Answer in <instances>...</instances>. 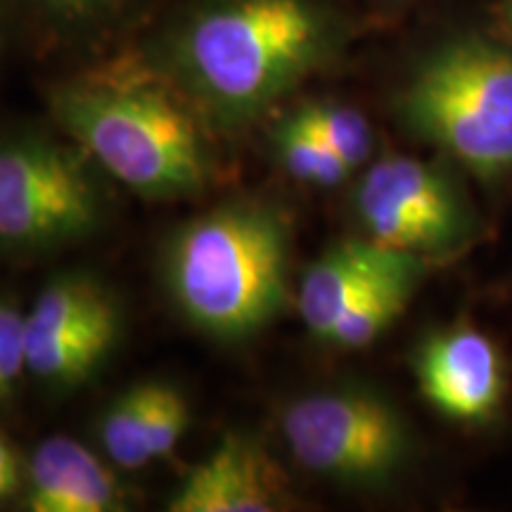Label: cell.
Wrapping results in <instances>:
<instances>
[{"instance_id":"cell-1","label":"cell","mask_w":512,"mask_h":512,"mask_svg":"<svg viewBox=\"0 0 512 512\" xmlns=\"http://www.w3.org/2000/svg\"><path fill=\"white\" fill-rule=\"evenodd\" d=\"M344 36L328 0H188L143 53L204 117L242 126L328 67Z\"/></svg>"},{"instance_id":"cell-2","label":"cell","mask_w":512,"mask_h":512,"mask_svg":"<svg viewBox=\"0 0 512 512\" xmlns=\"http://www.w3.org/2000/svg\"><path fill=\"white\" fill-rule=\"evenodd\" d=\"M55 124L138 195L200 192L209 152L195 102L145 53L110 57L50 83Z\"/></svg>"},{"instance_id":"cell-3","label":"cell","mask_w":512,"mask_h":512,"mask_svg":"<svg viewBox=\"0 0 512 512\" xmlns=\"http://www.w3.org/2000/svg\"><path fill=\"white\" fill-rule=\"evenodd\" d=\"M290 223L261 202H228L183 223L164 249V283L204 335L238 342L290 302Z\"/></svg>"},{"instance_id":"cell-4","label":"cell","mask_w":512,"mask_h":512,"mask_svg":"<svg viewBox=\"0 0 512 512\" xmlns=\"http://www.w3.org/2000/svg\"><path fill=\"white\" fill-rule=\"evenodd\" d=\"M394 112L465 176H512V46L475 31L441 38L403 76Z\"/></svg>"},{"instance_id":"cell-5","label":"cell","mask_w":512,"mask_h":512,"mask_svg":"<svg viewBox=\"0 0 512 512\" xmlns=\"http://www.w3.org/2000/svg\"><path fill=\"white\" fill-rule=\"evenodd\" d=\"M280 432L304 470L356 489L392 484L415 456L406 415L387 396L361 384L318 389L290 401Z\"/></svg>"},{"instance_id":"cell-6","label":"cell","mask_w":512,"mask_h":512,"mask_svg":"<svg viewBox=\"0 0 512 512\" xmlns=\"http://www.w3.org/2000/svg\"><path fill=\"white\" fill-rule=\"evenodd\" d=\"M451 162L382 155L358 178L351 207L366 238L384 247L451 261L482 235V216Z\"/></svg>"},{"instance_id":"cell-7","label":"cell","mask_w":512,"mask_h":512,"mask_svg":"<svg viewBox=\"0 0 512 512\" xmlns=\"http://www.w3.org/2000/svg\"><path fill=\"white\" fill-rule=\"evenodd\" d=\"M100 219L98 183L79 152L36 131L0 133V252L69 245Z\"/></svg>"},{"instance_id":"cell-8","label":"cell","mask_w":512,"mask_h":512,"mask_svg":"<svg viewBox=\"0 0 512 512\" xmlns=\"http://www.w3.org/2000/svg\"><path fill=\"white\" fill-rule=\"evenodd\" d=\"M119 328L117 299L98 278L57 275L27 311L29 375L53 389L81 384L112 354Z\"/></svg>"},{"instance_id":"cell-9","label":"cell","mask_w":512,"mask_h":512,"mask_svg":"<svg viewBox=\"0 0 512 512\" xmlns=\"http://www.w3.org/2000/svg\"><path fill=\"white\" fill-rule=\"evenodd\" d=\"M413 375L434 411L467 427L489 425L505 396L503 358L496 342L470 323L427 332L413 349Z\"/></svg>"},{"instance_id":"cell-10","label":"cell","mask_w":512,"mask_h":512,"mask_svg":"<svg viewBox=\"0 0 512 512\" xmlns=\"http://www.w3.org/2000/svg\"><path fill=\"white\" fill-rule=\"evenodd\" d=\"M287 501L285 475L266 448L245 434H226L183 477L166 510L273 512L283 510Z\"/></svg>"},{"instance_id":"cell-11","label":"cell","mask_w":512,"mask_h":512,"mask_svg":"<svg viewBox=\"0 0 512 512\" xmlns=\"http://www.w3.org/2000/svg\"><path fill=\"white\" fill-rule=\"evenodd\" d=\"M415 259L422 256L384 247L366 235L328 247L306 268L299 283L297 306L306 330L325 342L342 313L368 287L413 264Z\"/></svg>"},{"instance_id":"cell-12","label":"cell","mask_w":512,"mask_h":512,"mask_svg":"<svg viewBox=\"0 0 512 512\" xmlns=\"http://www.w3.org/2000/svg\"><path fill=\"white\" fill-rule=\"evenodd\" d=\"M24 508L31 512H112L124 494L107 467L74 437H48L24 465Z\"/></svg>"},{"instance_id":"cell-13","label":"cell","mask_w":512,"mask_h":512,"mask_svg":"<svg viewBox=\"0 0 512 512\" xmlns=\"http://www.w3.org/2000/svg\"><path fill=\"white\" fill-rule=\"evenodd\" d=\"M430 266V261L415 259L413 264L368 287L342 313L325 344L337 349H366L377 342L406 313Z\"/></svg>"},{"instance_id":"cell-14","label":"cell","mask_w":512,"mask_h":512,"mask_svg":"<svg viewBox=\"0 0 512 512\" xmlns=\"http://www.w3.org/2000/svg\"><path fill=\"white\" fill-rule=\"evenodd\" d=\"M140 0H22L48 41L93 46L112 36Z\"/></svg>"},{"instance_id":"cell-15","label":"cell","mask_w":512,"mask_h":512,"mask_svg":"<svg viewBox=\"0 0 512 512\" xmlns=\"http://www.w3.org/2000/svg\"><path fill=\"white\" fill-rule=\"evenodd\" d=\"M271 140L278 162L299 183L316 185V188H337L354 171L325 140H320L311 128L294 119L290 112L273 126Z\"/></svg>"},{"instance_id":"cell-16","label":"cell","mask_w":512,"mask_h":512,"mask_svg":"<svg viewBox=\"0 0 512 512\" xmlns=\"http://www.w3.org/2000/svg\"><path fill=\"white\" fill-rule=\"evenodd\" d=\"M325 140L351 169L366 166L375 150V133L366 114L339 100H306L290 112Z\"/></svg>"},{"instance_id":"cell-17","label":"cell","mask_w":512,"mask_h":512,"mask_svg":"<svg viewBox=\"0 0 512 512\" xmlns=\"http://www.w3.org/2000/svg\"><path fill=\"white\" fill-rule=\"evenodd\" d=\"M147 420V382L133 384L105 408L98 422L100 446L110 463L121 470H140L152 463L145 439Z\"/></svg>"},{"instance_id":"cell-18","label":"cell","mask_w":512,"mask_h":512,"mask_svg":"<svg viewBox=\"0 0 512 512\" xmlns=\"http://www.w3.org/2000/svg\"><path fill=\"white\" fill-rule=\"evenodd\" d=\"M190 427V403L169 382H147L145 439L152 460L166 458Z\"/></svg>"},{"instance_id":"cell-19","label":"cell","mask_w":512,"mask_h":512,"mask_svg":"<svg viewBox=\"0 0 512 512\" xmlns=\"http://www.w3.org/2000/svg\"><path fill=\"white\" fill-rule=\"evenodd\" d=\"M27 373V311L0 297V408L12 401Z\"/></svg>"},{"instance_id":"cell-20","label":"cell","mask_w":512,"mask_h":512,"mask_svg":"<svg viewBox=\"0 0 512 512\" xmlns=\"http://www.w3.org/2000/svg\"><path fill=\"white\" fill-rule=\"evenodd\" d=\"M24 486V465L17 451L0 432V501H8Z\"/></svg>"},{"instance_id":"cell-21","label":"cell","mask_w":512,"mask_h":512,"mask_svg":"<svg viewBox=\"0 0 512 512\" xmlns=\"http://www.w3.org/2000/svg\"><path fill=\"white\" fill-rule=\"evenodd\" d=\"M17 8H24L22 0H0V53H3L5 41H8L12 17H15Z\"/></svg>"},{"instance_id":"cell-22","label":"cell","mask_w":512,"mask_h":512,"mask_svg":"<svg viewBox=\"0 0 512 512\" xmlns=\"http://www.w3.org/2000/svg\"><path fill=\"white\" fill-rule=\"evenodd\" d=\"M501 17L505 27L512 31V0H501Z\"/></svg>"}]
</instances>
